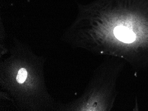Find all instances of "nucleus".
<instances>
[{
    "instance_id": "obj_2",
    "label": "nucleus",
    "mask_w": 148,
    "mask_h": 111,
    "mask_svg": "<svg viewBox=\"0 0 148 111\" xmlns=\"http://www.w3.org/2000/svg\"><path fill=\"white\" fill-rule=\"evenodd\" d=\"M27 77V72L26 70L25 69L22 68L19 70L16 77V80L19 83H23L25 81Z\"/></svg>"
},
{
    "instance_id": "obj_1",
    "label": "nucleus",
    "mask_w": 148,
    "mask_h": 111,
    "mask_svg": "<svg viewBox=\"0 0 148 111\" xmlns=\"http://www.w3.org/2000/svg\"><path fill=\"white\" fill-rule=\"evenodd\" d=\"M111 32L116 40L122 44H132L136 40V36L134 32L123 24L115 26L113 29H111Z\"/></svg>"
}]
</instances>
